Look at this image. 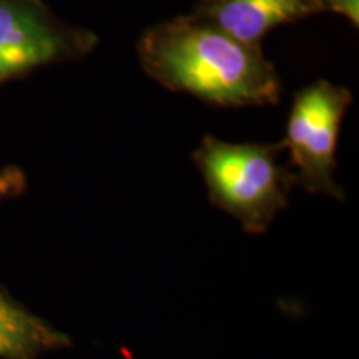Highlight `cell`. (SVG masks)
Here are the masks:
<instances>
[{"instance_id": "cell-1", "label": "cell", "mask_w": 359, "mask_h": 359, "mask_svg": "<svg viewBox=\"0 0 359 359\" xmlns=\"http://www.w3.org/2000/svg\"><path fill=\"white\" fill-rule=\"evenodd\" d=\"M138 58L161 87L210 105L236 109L280 102V75L262 45L240 42L195 13L145 30Z\"/></svg>"}, {"instance_id": "cell-2", "label": "cell", "mask_w": 359, "mask_h": 359, "mask_svg": "<svg viewBox=\"0 0 359 359\" xmlns=\"http://www.w3.org/2000/svg\"><path fill=\"white\" fill-rule=\"evenodd\" d=\"M278 143H230L205 135L191 160L203 177L210 203L240 222L250 235H263L288 208L294 173L280 163Z\"/></svg>"}, {"instance_id": "cell-3", "label": "cell", "mask_w": 359, "mask_h": 359, "mask_svg": "<svg viewBox=\"0 0 359 359\" xmlns=\"http://www.w3.org/2000/svg\"><path fill=\"white\" fill-rule=\"evenodd\" d=\"M353 103L346 87L318 80L296 93L281 145L290 154L296 187L330 198L344 200L334 178L341 123Z\"/></svg>"}, {"instance_id": "cell-4", "label": "cell", "mask_w": 359, "mask_h": 359, "mask_svg": "<svg viewBox=\"0 0 359 359\" xmlns=\"http://www.w3.org/2000/svg\"><path fill=\"white\" fill-rule=\"evenodd\" d=\"M97 43L95 34L65 24L40 0H0V85L80 60Z\"/></svg>"}, {"instance_id": "cell-5", "label": "cell", "mask_w": 359, "mask_h": 359, "mask_svg": "<svg viewBox=\"0 0 359 359\" xmlns=\"http://www.w3.org/2000/svg\"><path fill=\"white\" fill-rule=\"evenodd\" d=\"M195 15L240 42L262 45L276 27L321 13L320 0H200Z\"/></svg>"}, {"instance_id": "cell-6", "label": "cell", "mask_w": 359, "mask_h": 359, "mask_svg": "<svg viewBox=\"0 0 359 359\" xmlns=\"http://www.w3.org/2000/svg\"><path fill=\"white\" fill-rule=\"evenodd\" d=\"M72 348V339L17 302L0 285V359H40Z\"/></svg>"}, {"instance_id": "cell-7", "label": "cell", "mask_w": 359, "mask_h": 359, "mask_svg": "<svg viewBox=\"0 0 359 359\" xmlns=\"http://www.w3.org/2000/svg\"><path fill=\"white\" fill-rule=\"evenodd\" d=\"M27 187L25 173L17 167H6L0 170V205L6 200L17 198Z\"/></svg>"}, {"instance_id": "cell-8", "label": "cell", "mask_w": 359, "mask_h": 359, "mask_svg": "<svg viewBox=\"0 0 359 359\" xmlns=\"http://www.w3.org/2000/svg\"><path fill=\"white\" fill-rule=\"evenodd\" d=\"M321 12H333L359 25V0H320Z\"/></svg>"}]
</instances>
